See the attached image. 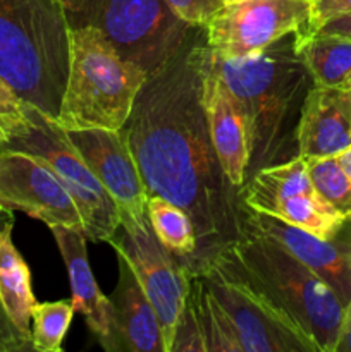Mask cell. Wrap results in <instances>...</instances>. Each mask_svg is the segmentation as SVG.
Wrapping results in <instances>:
<instances>
[{
    "mask_svg": "<svg viewBox=\"0 0 351 352\" xmlns=\"http://www.w3.org/2000/svg\"><path fill=\"white\" fill-rule=\"evenodd\" d=\"M203 28H195L178 54L141 86L123 129L148 198L181 206L195 223V272L240 239V189L224 174L210 138L202 96Z\"/></svg>",
    "mask_w": 351,
    "mask_h": 352,
    "instance_id": "1",
    "label": "cell"
},
{
    "mask_svg": "<svg viewBox=\"0 0 351 352\" xmlns=\"http://www.w3.org/2000/svg\"><path fill=\"white\" fill-rule=\"evenodd\" d=\"M210 62L246 122L248 177L298 157L296 127L312 78L295 52V34L248 57H220L210 50Z\"/></svg>",
    "mask_w": 351,
    "mask_h": 352,
    "instance_id": "2",
    "label": "cell"
},
{
    "mask_svg": "<svg viewBox=\"0 0 351 352\" xmlns=\"http://www.w3.org/2000/svg\"><path fill=\"white\" fill-rule=\"evenodd\" d=\"M219 256L250 284L315 352H336L344 305L332 289L289 251L243 230Z\"/></svg>",
    "mask_w": 351,
    "mask_h": 352,
    "instance_id": "3",
    "label": "cell"
},
{
    "mask_svg": "<svg viewBox=\"0 0 351 352\" xmlns=\"http://www.w3.org/2000/svg\"><path fill=\"white\" fill-rule=\"evenodd\" d=\"M69 30L58 0H0V78L54 120L67 81Z\"/></svg>",
    "mask_w": 351,
    "mask_h": 352,
    "instance_id": "4",
    "label": "cell"
},
{
    "mask_svg": "<svg viewBox=\"0 0 351 352\" xmlns=\"http://www.w3.org/2000/svg\"><path fill=\"white\" fill-rule=\"evenodd\" d=\"M148 74L89 24L69 30V71L58 119L65 131L123 129Z\"/></svg>",
    "mask_w": 351,
    "mask_h": 352,
    "instance_id": "5",
    "label": "cell"
},
{
    "mask_svg": "<svg viewBox=\"0 0 351 352\" xmlns=\"http://www.w3.org/2000/svg\"><path fill=\"white\" fill-rule=\"evenodd\" d=\"M89 24L117 54L148 76L167 64L196 26H189L167 0H86L72 26Z\"/></svg>",
    "mask_w": 351,
    "mask_h": 352,
    "instance_id": "6",
    "label": "cell"
},
{
    "mask_svg": "<svg viewBox=\"0 0 351 352\" xmlns=\"http://www.w3.org/2000/svg\"><path fill=\"white\" fill-rule=\"evenodd\" d=\"M28 119L26 129L0 148L24 151L47 164L78 206L86 237L109 243L120 226L114 199L54 119L31 105H28Z\"/></svg>",
    "mask_w": 351,
    "mask_h": 352,
    "instance_id": "7",
    "label": "cell"
},
{
    "mask_svg": "<svg viewBox=\"0 0 351 352\" xmlns=\"http://www.w3.org/2000/svg\"><path fill=\"white\" fill-rule=\"evenodd\" d=\"M312 0H244L224 6L203 28L205 43L220 57H248L295 33L312 30Z\"/></svg>",
    "mask_w": 351,
    "mask_h": 352,
    "instance_id": "8",
    "label": "cell"
},
{
    "mask_svg": "<svg viewBox=\"0 0 351 352\" xmlns=\"http://www.w3.org/2000/svg\"><path fill=\"white\" fill-rule=\"evenodd\" d=\"M240 195L246 208L301 227L323 239L336 237L344 226L343 217L315 191L301 157L257 170L246 179Z\"/></svg>",
    "mask_w": 351,
    "mask_h": 352,
    "instance_id": "9",
    "label": "cell"
},
{
    "mask_svg": "<svg viewBox=\"0 0 351 352\" xmlns=\"http://www.w3.org/2000/svg\"><path fill=\"white\" fill-rule=\"evenodd\" d=\"M196 274L233 323L243 352H315L313 347L219 256Z\"/></svg>",
    "mask_w": 351,
    "mask_h": 352,
    "instance_id": "10",
    "label": "cell"
},
{
    "mask_svg": "<svg viewBox=\"0 0 351 352\" xmlns=\"http://www.w3.org/2000/svg\"><path fill=\"white\" fill-rule=\"evenodd\" d=\"M110 246L133 268L158 316L165 351L171 352L188 291V268L157 239L150 222H120Z\"/></svg>",
    "mask_w": 351,
    "mask_h": 352,
    "instance_id": "11",
    "label": "cell"
},
{
    "mask_svg": "<svg viewBox=\"0 0 351 352\" xmlns=\"http://www.w3.org/2000/svg\"><path fill=\"white\" fill-rule=\"evenodd\" d=\"M0 205L52 226L81 229V215L57 175L30 153L0 148Z\"/></svg>",
    "mask_w": 351,
    "mask_h": 352,
    "instance_id": "12",
    "label": "cell"
},
{
    "mask_svg": "<svg viewBox=\"0 0 351 352\" xmlns=\"http://www.w3.org/2000/svg\"><path fill=\"white\" fill-rule=\"evenodd\" d=\"M65 134L114 199L120 222L147 223L148 191L124 129L93 127Z\"/></svg>",
    "mask_w": 351,
    "mask_h": 352,
    "instance_id": "13",
    "label": "cell"
},
{
    "mask_svg": "<svg viewBox=\"0 0 351 352\" xmlns=\"http://www.w3.org/2000/svg\"><path fill=\"white\" fill-rule=\"evenodd\" d=\"M241 227L243 230L268 237L289 251L296 260L322 278L346 308L351 301V239L339 232L332 239H323L301 227L291 226L267 213L255 212L244 205Z\"/></svg>",
    "mask_w": 351,
    "mask_h": 352,
    "instance_id": "14",
    "label": "cell"
},
{
    "mask_svg": "<svg viewBox=\"0 0 351 352\" xmlns=\"http://www.w3.org/2000/svg\"><path fill=\"white\" fill-rule=\"evenodd\" d=\"M202 96L210 138L224 174L241 191L248 179L250 158L246 122L233 93L212 67L206 43L202 55Z\"/></svg>",
    "mask_w": 351,
    "mask_h": 352,
    "instance_id": "15",
    "label": "cell"
},
{
    "mask_svg": "<svg viewBox=\"0 0 351 352\" xmlns=\"http://www.w3.org/2000/svg\"><path fill=\"white\" fill-rule=\"evenodd\" d=\"M119 278L109 298L110 333L107 352H167L160 322L153 306L141 289L133 268L117 253Z\"/></svg>",
    "mask_w": 351,
    "mask_h": 352,
    "instance_id": "16",
    "label": "cell"
},
{
    "mask_svg": "<svg viewBox=\"0 0 351 352\" xmlns=\"http://www.w3.org/2000/svg\"><path fill=\"white\" fill-rule=\"evenodd\" d=\"M351 144V88L312 85L296 127L298 157H336Z\"/></svg>",
    "mask_w": 351,
    "mask_h": 352,
    "instance_id": "17",
    "label": "cell"
},
{
    "mask_svg": "<svg viewBox=\"0 0 351 352\" xmlns=\"http://www.w3.org/2000/svg\"><path fill=\"white\" fill-rule=\"evenodd\" d=\"M48 229L54 234L62 261L67 268L74 311L85 316L89 330L103 347L110 333V306L109 298L102 294L89 267L88 251H86L88 237L81 229H72V227L52 226Z\"/></svg>",
    "mask_w": 351,
    "mask_h": 352,
    "instance_id": "18",
    "label": "cell"
},
{
    "mask_svg": "<svg viewBox=\"0 0 351 352\" xmlns=\"http://www.w3.org/2000/svg\"><path fill=\"white\" fill-rule=\"evenodd\" d=\"M295 52L315 86L351 88V36L327 31L295 33Z\"/></svg>",
    "mask_w": 351,
    "mask_h": 352,
    "instance_id": "19",
    "label": "cell"
},
{
    "mask_svg": "<svg viewBox=\"0 0 351 352\" xmlns=\"http://www.w3.org/2000/svg\"><path fill=\"white\" fill-rule=\"evenodd\" d=\"M12 215L0 230V301L21 333L31 340V315L36 305L28 263L12 243Z\"/></svg>",
    "mask_w": 351,
    "mask_h": 352,
    "instance_id": "20",
    "label": "cell"
},
{
    "mask_svg": "<svg viewBox=\"0 0 351 352\" xmlns=\"http://www.w3.org/2000/svg\"><path fill=\"white\" fill-rule=\"evenodd\" d=\"M147 217L157 239L186 267L196 251V232L191 217L181 206L162 196L148 198Z\"/></svg>",
    "mask_w": 351,
    "mask_h": 352,
    "instance_id": "21",
    "label": "cell"
},
{
    "mask_svg": "<svg viewBox=\"0 0 351 352\" xmlns=\"http://www.w3.org/2000/svg\"><path fill=\"white\" fill-rule=\"evenodd\" d=\"M74 302L61 299L36 302L31 315V346L38 352H61L62 340L74 316Z\"/></svg>",
    "mask_w": 351,
    "mask_h": 352,
    "instance_id": "22",
    "label": "cell"
},
{
    "mask_svg": "<svg viewBox=\"0 0 351 352\" xmlns=\"http://www.w3.org/2000/svg\"><path fill=\"white\" fill-rule=\"evenodd\" d=\"M306 170L320 198L346 220L351 219V181L337 162V157L306 160Z\"/></svg>",
    "mask_w": 351,
    "mask_h": 352,
    "instance_id": "23",
    "label": "cell"
},
{
    "mask_svg": "<svg viewBox=\"0 0 351 352\" xmlns=\"http://www.w3.org/2000/svg\"><path fill=\"white\" fill-rule=\"evenodd\" d=\"M30 124L28 103L16 95L12 88L0 78V140L2 143L23 133Z\"/></svg>",
    "mask_w": 351,
    "mask_h": 352,
    "instance_id": "24",
    "label": "cell"
},
{
    "mask_svg": "<svg viewBox=\"0 0 351 352\" xmlns=\"http://www.w3.org/2000/svg\"><path fill=\"white\" fill-rule=\"evenodd\" d=\"M176 14L189 26L202 28L206 21L224 7L222 0H167Z\"/></svg>",
    "mask_w": 351,
    "mask_h": 352,
    "instance_id": "25",
    "label": "cell"
},
{
    "mask_svg": "<svg viewBox=\"0 0 351 352\" xmlns=\"http://www.w3.org/2000/svg\"><path fill=\"white\" fill-rule=\"evenodd\" d=\"M10 212H6L0 219V230H2L3 222H6L7 215ZM23 351H33L31 346V340L26 339L23 333L17 330V327L14 325L12 320L9 318V315L3 309L2 301H0V352H23Z\"/></svg>",
    "mask_w": 351,
    "mask_h": 352,
    "instance_id": "26",
    "label": "cell"
},
{
    "mask_svg": "<svg viewBox=\"0 0 351 352\" xmlns=\"http://www.w3.org/2000/svg\"><path fill=\"white\" fill-rule=\"evenodd\" d=\"M343 14H351V0H315L312 10V30L317 31L326 21Z\"/></svg>",
    "mask_w": 351,
    "mask_h": 352,
    "instance_id": "27",
    "label": "cell"
},
{
    "mask_svg": "<svg viewBox=\"0 0 351 352\" xmlns=\"http://www.w3.org/2000/svg\"><path fill=\"white\" fill-rule=\"evenodd\" d=\"M317 31H327V33H337L351 36V14H343V16L332 17V19L326 21Z\"/></svg>",
    "mask_w": 351,
    "mask_h": 352,
    "instance_id": "28",
    "label": "cell"
},
{
    "mask_svg": "<svg viewBox=\"0 0 351 352\" xmlns=\"http://www.w3.org/2000/svg\"><path fill=\"white\" fill-rule=\"evenodd\" d=\"M336 352H351V301L344 308L343 325H341L339 340H337Z\"/></svg>",
    "mask_w": 351,
    "mask_h": 352,
    "instance_id": "29",
    "label": "cell"
},
{
    "mask_svg": "<svg viewBox=\"0 0 351 352\" xmlns=\"http://www.w3.org/2000/svg\"><path fill=\"white\" fill-rule=\"evenodd\" d=\"M58 2L64 7L65 14H67L69 24H71V26L76 24V21L79 19V16H81L83 10H85L86 0H58Z\"/></svg>",
    "mask_w": 351,
    "mask_h": 352,
    "instance_id": "30",
    "label": "cell"
},
{
    "mask_svg": "<svg viewBox=\"0 0 351 352\" xmlns=\"http://www.w3.org/2000/svg\"><path fill=\"white\" fill-rule=\"evenodd\" d=\"M337 157V162H339V165L343 167V170L346 172L348 179L351 181V144L348 148H344L343 151H341L339 155H336Z\"/></svg>",
    "mask_w": 351,
    "mask_h": 352,
    "instance_id": "31",
    "label": "cell"
},
{
    "mask_svg": "<svg viewBox=\"0 0 351 352\" xmlns=\"http://www.w3.org/2000/svg\"><path fill=\"white\" fill-rule=\"evenodd\" d=\"M339 234H343L344 237H348V239H351V219H350V220H346V222H344V226L341 227Z\"/></svg>",
    "mask_w": 351,
    "mask_h": 352,
    "instance_id": "32",
    "label": "cell"
},
{
    "mask_svg": "<svg viewBox=\"0 0 351 352\" xmlns=\"http://www.w3.org/2000/svg\"><path fill=\"white\" fill-rule=\"evenodd\" d=\"M237 2H244V0H222L224 6H229V3H237Z\"/></svg>",
    "mask_w": 351,
    "mask_h": 352,
    "instance_id": "33",
    "label": "cell"
},
{
    "mask_svg": "<svg viewBox=\"0 0 351 352\" xmlns=\"http://www.w3.org/2000/svg\"><path fill=\"white\" fill-rule=\"evenodd\" d=\"M3 213H6V210H3V208H2V205H0V219H2Z\"/></svg>",
    "mask_w": 351,
    "mask_h": 352,
    "instance_id": "34",
    "label": "cell"
},
{
    "mask_svg": "<svg viewBox=\"0 0 351 352\" xmlns=\"http://www.w3.org/2000/svg\"><path fill=\"white\" fill-rule=\"evenodd\" d=\"M0 144H2V140H0Z\"/></svg>",
    "mask_w": 351,
    "mask_h": 352,
    "instance_id": "35",
    "label": "cell"
},
{
    "mask_svg": "<svg viewBox=\"0 0 351 352\" xmlns=\"http://www.w3.org/2000/svg\"><path fill=\"white\" fill-rule=\"evenodd\" d=\"M313 2H315V0H312V3H313Z\"/></svg>",
    "mask_w": 351,
    "mask_h": 352,
    "instance_id": "36",
    "label": "cell"
}]
</instances>
